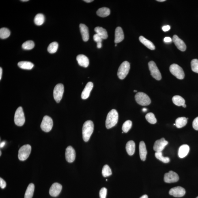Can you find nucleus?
<instances>
[{"mask_svg":"<svg viewBox=\"0 0 198 198\" xmlns=\"http://www.w3.org/2000/svg\"><path fill=\"white\" fill-rule=\"evenodd\" d=\"M94 124L92 121L88 120L84 123L82 128L83 139L86 142L89 141L94 131Z\"/></svg>","mask_w":198,"mask_h":198,"instance_id":"f257e3e1","label":"nucleus"},{"mask_svg":"<svg viewBox=\"0 0 198 198\" xmlns=\"http://www.w3.org/2000/svg\"><path fill=\"white\" fill-rule=\"evenodd\" d=\"M119 118L118 113L116 110L112 109L108 113L106 120V127L110 129L114 127L117 124Z\"/></svg>","mask_w":198,"mask_h":198,"instance_id":"f03ea898","label":"nucleus"},{"mask_svg":"<svg viewBox=\"0 0 198 198\" xmlns=\"http://www.w3.org/2000/svg\"><path fill=\"white\" fill-rule=\"evenodd\" d=\"M130 64L128 61H125L119 67L117 76L120 79H124L128 75L130 70Z\"/></svg>","mask_w":198,"mask_h":198,"instance_id":"7ed1b4c3","label":"nucleus"},{"mask_svg":"<svg viewBox=\"0 0 198 198\" xmlns=\"http://www.w3.org/2000/svg\"><path fill=\"white\" fill-rule=\"evenodd\" d=\"M136 101L142 106H147L151 103V100L147 94L143 92H139L135 96Z\"/></svg>","mask_w":198,"mask_h":198,"instance_id":"20e7f679","label":"nucleus"},{"mask_svg":"<svg viewBox=\"0 0 198 198\" xmlns=\"http://www.w3.org/2000/svg\"><path fill=\"white\" fill-rule=\"evenodd\" d=\"M14 123L18 126H22L25 122V117L23 109L21 107H18L16 110L14 117Z\"/></svg>","mask_w":198,"mask_h":198,"instance_id":"39448f33","label":"nucleus"},{"mask_svg":"<svg viewBox=\"0 0 198 198\" xmlns=\"http://www.w3.org/2000/svg\"><path fill=\"white\" fill-rule=\"evenodd\" d=\"M169 70L171 73L176 77L177 79L182 80L184 79L185 73L184 70L178 64H172L169 67Z\"/></svg>","mask_w":198,"mask_h":198,"instance_id":"423d86ee","label":"nucleus"},{"mask_svg":"<svg viewBox=\"0 0 198 198\" xmlns=\"http://www.w3.org/2000/svg\"><path fill=\"white\" fill-rule=\"evenodd\" d=\"M31 147L29 144L24 145L18 151V158L21 161L27 159L30 154Z\"/></svg>","mask_w":198,"mask_h":198,"instance_id":"0eeeda50","label":"nucleus"},{"mask_svg":"<svg viewBox=\"0 0 198 198\" xmlns=\"http://www.w3.org/2000/svg\"><path fill=\"white\" fill-rule=\"evenodd\" d=\"M53 124V120L51 117L48 116H45L43 118L40 128L44 131L49 132L51 130Z\"/></svg>","mask_w":198,"mask_h":198,"instance_id":"6e6552de","label":"nucleus"},{"mask_svg":"<svg viewBox=\"0 0 198 198\" xmlns=\"http://www.w3.org/2000/svg\"><path fill=\"white\" fill-rule=\"evenodd\" d=\"M149 70L151 75L152 77L158 80L162 79V75L156 63L153 61H150L148 63Z\"/></svg>","mask_w":198,"mask_h":198,"instance_id":"1a4fd4ad","label":"nucleus"},{"mask_svg":"<svg viewBox=\"0 0 198 198\" xmlns=\"http://www.w3.org/2000/svg\"><path fill=\"white\" fill-rule=\"evenodd\" d=\"M64 92V86L63 84L59 83L55 86L53 91L54 99L57 103L60 101Z\"/></svg>","mask_w":198,"mask_h":198,"instance_id":"9d476101","label":"nucleus"},{"mask_svg":"<svg viewBox=\"0 0 198 198\" xmlns=\"http://www.w3.org/2000/svg\"><path fill=\"white\" fill-rule=\"evenodd\" d=\"M179 180L178 175L176 173L170 171L164 175V181L166 183H172L177 182Z\"/></svg>","mask_w":198,"mask_h":198,"instance_id":"9b49d317","label":"nucleus"},{"mask_svg":"<svg viewBox=\"0 0 198 198\" xmlns=\"http://www.w3.org/2000/svg\"><path fill=\"white\" fill-rule=\"evenodd\" d=\"M170 195L176 197H181L184 196L186 193L185 190L182 187L177 186L173 188L170 190Z\"/></svg>","mask_w":198,"mask_h":198,"instance_id":"f8f14e48","label":"nucleus"},{"mask_svg":"<svg viewBox=\"0 0 198 198\" xmlns=\"http://www.w3.org/2000/svg\"><path fill=\"white\" fill-rule=\"evenodd\" d=\"M168 144V142L164 138L157 140L154 146V150L156 152H162Z\"/></svg>","mask_w":198,"mask_h":198,"instance_id":"ddd939ff","label":"nucleus"},{"mask_svg":"<svg viewBox=\"0 0 198 198\" xmlns=\"http://www.w3.org/2000/svg\"><path fill=\"white\" fill-rule=\"evenodd\" d=\"M76 153L73 147L68 146L66 149L65 158L67 162L70 163L73 162L75 159Z\"/></svg>","mask_w":198,"mask_h":198,"instance_id":"4468645a","label":"nucleus"},{"mask_svg":"<svg viewBox=\"0 0 198 198\" xmlns=\"http://www.w3.org/2000/svg\"><path fill=\"white\" fill-rule=\"evenodd\" d=\"M62 189V186L58 183H54L49 190V194L52 197H55L59 195Z\"/></svg>","mask_w":198,"mask_h":198,"instance_id":"2eb2a0df","label":"nucleus"},{"mask_svg":"<svg viewBox=\"0 0 198 198\" xmlns=\"http://www.w3.org/2000/svg\"><path fill=\"white\" fill-rule=\"evenodd\" d=\"M173 41L175 46L179 50L182 51H185L186 48V44L184 41L179 38L177 35H173Z\"/></svg>","mask_w":198,"mask_h":198,"instance_id":"dca6fc26","label":"nucleus"},{"mask_svg":"<svg viewBox=\"0 0 198 198\" xmlns=\"http://www.w3.org/2000/svg\"><path fill=\"white\" fill-rule=\"evenodd\" d=\"M93 87V84L92 82H89L87 84L82 93L81 97L82 99L86 100L89 97Z\"/></svg>","mask_w":198,"mask_h":198,"instance_id":"f3484780","label":"nucleus"},{"mask_svg":"<svg viewBox=\"0 0 198 198\" xmlns=\"http://www.w3.org/2000/svg\"><path fill=\"white\" fill-rule=\"evenodd\" d=\"M79 27L83 40L85 42H87L89 38L88 28L85 24H80Z\"/></svg>","mask_w":198,"mask_h":198,"instance_id":"a211bd4d","label":"nucleus"},{"mask_svg":"<svg viewBox=\"0 0 198 198\" xmlns=\"http://www.w3.org/2000/svg\"><path fill=\"white\" fill-rule=\"evenodd\" d=\"M76 60L78 64L80 66L87 68L89 64V61L88 58L85 55H80L77 56Z\"/></svg>","mask_w":198,"mask_h":198,"instance_id":"6ab92c4d","label":"nucleus"},{"mask_svg":"<svg viewBox=\"0 0 198 198\" xmlns=\"http://www.w3.org/2000/svg\"><path fill=\"white\" fill-rule=\"evenodd\" d=\"M124 35L123 29L120 27H117L115 29V43H120L124 40Z\"/></svg>","mask_w":198,"mask_h":198,"instance_id":"aec40b11","label":"nucleus"},{"mask_svg":"<svg viewBox=\"0 0 198 198\" xmlns=\"http://www.w3.org/2000/svg\"><path fill=\"white\" fill-rule=\"evenodd\" d=\"M139 155L140 158L143 161H144L146 159L147 151L145 144L143 141L140 142L139 145Z\"/></svg>","mask_w":198,"mask_h":198,"instance_id":"412c9836","label":"nucleus"},{"mask_svg":"<svg viewBox=\"0 0 198 198\" xmlns=\"http://www.w3.org/2000/svg\"><path fill=\"white\" fill-rule=\"evenodd\" d=\"M190 147L187 145H183L179 147L178 150V156L181 158H183L187 155L189 152Z\"/></svg>","mask_w":198,"mask_h":198,"instance_id":"4be33fe9","label":"nucleus"},{"mask_svg":"<svg viewBox=\"0 0 198 198\" xmlns=\"http://www.w3.org/2000/svg\"><path fill=\"white\" fill-rule=\"evenodd\" d=\"M126 148L127 153L129 155H133L135 152V143L133 141H129L126 144Z\"/></svg>","mask_w":198,"mask_h":198,"instance_id":"5701e85b","label":"nucleus"},{"mask_svg":"<svg viewBox=\"0 0 198 198\" xmlns=\"http://www.w3.org/2000/svg\"><path fill=\"white\" fill-rule=\"evenodd\" d=\"M139 40L140 42L147 48L151 50H154L155 49V47L153 43L150 41L147 40L145 37L143 36H140L139 37Z\"/></svg>","mask_w":198,"mask_h":198,"instance_id":"b1692460","label":"nucleus"},{"mask_svg":"<svg viewBox=\"0 0 198 198\" xmlns=\"http://www.w3.org/2000/svg\"><path fill=\"white\" fill-rule=\"evenodd\" d=\"M94 31L96 32V34L100 36L102 40H106L108 38L107 32L103 28L100 27H97L95 28Z\"/></svg>","mask_w":198,"mask_h":198,"instance_id":"393cba45","label":"nucleus"},{"mask_svg":"<svg viewBox=\"0 0 198 198\" xmlns=\"http://www.w3.org/2000/svg\"><path fill=\"white\" fill-rule=\"evenodd\" d=\"M18 65L20 68L27 70H31L34 67V65L32 63L26 61L20 62L18 63Z\"/></svg>","mask_w":198,"mask_h":198,"instance_id":"a878e982","label":"nucleus"},{"mask_svg":"<svg viewBox=\"0 0 198 198\" xmlns=\"http://www.w3.org/2000/svg\"><path fill=\"white\" fill-rule=\"evenodd\" d=\"M111 13L110 9L107 7H103L99 9L97 11V14L99 16L102 17H106L109 16Z\"/></svg>","mask_w":198,"mask_h":198,"instance_id":"bb28decb","label":"nucleus"},{"mask_svg":"<svg viewBox=\"0 0 198 198\" xmlns=\"http://www.w3.org/2000/svg\"><path fill=\"white\" fill-rule=\"evenodd\" d=\"M188 118L185 117H180L175 120V126L177 128H180L186 126L188 122Z\"/></svg>","mask_w":198,"mask_h":198,"instance_id":"cd10ccee","label":"nucleus"},{"mask_svg":"<svg viewBox=\"0 0 198 198\" xmlns=\"http://www.w3.org/2000/svg\"><path fill=\"white\" fill-rule=\"evenodd\" d=\"M35 190L34 185L32 183L29 184L28 186L24 196V198H32Z\"/></svg>","mask_w":198,"mask_h":198,"instance_id":"c85d7f7f","label":"nucleus"},{"mask_svg":"<svg viewBox=\"0 0 198 198\" xmlns=\"http://www.w3.org/2000/svg\"><path fill=\"white\" fill-rule=\"evenodd\" d=\"M172 100L173 104L178 106H182L185 104V101L184 98L179 96H173Z\"/></svg>","mask_w":198,"mask_h":198,"instance_id":"c756f323","label":"nucleus"},{"mask_svg":"<svg viewBox=\"0 0 198 198\" xmlns=\"http://www.w3.org/2000/svg\"><path fill=\"white\" fill-rule=\"evenodd\" d=\"M45 17L44 14L41 13L37 14L34 18V22L37 25H41L44 23Z\"/></svg>","mask_w":198,"mask_h":198,"instance_id":"7c9ffc66","label":"nucleus"},{"mask_svg":"<svg viewBox=\"0 0 198 198\" xmlns=\"http://www.w3.org/2000/svg\"><path fill=\"white\" fill-rule=\"evenodd\" d=\"M10 32L7 28H2L0 29V38L2 39H5L10 36Z\"/></svg>","mask_w":198,"mask_h":198,"instance_id":"2f4dec72","label":"nucleus"},{"mask_svg":"<svg viewBox=\"0 0 198 198\" xmlns=\"http://www.w3.org/2000/svg\"><path fill=\"white\" fill-rule=\"evenodd\" d=\"M59 44L57 42H53L48 46V50L49 53L53 54L56 53L58 48Z\"/></svg>","mask_w":198,"mask_h":198,"instance_id":"473e14b6","label":"nucleus"},{"mask_svg":"<svg viewBox=\"0 0 198 198\" xmlns=\"http://www.w3.org/2000/svg\"><path fill=\"white\" fill-rule=\"evenodd\" d=\"M22 47L24 50H30L34 48L35 44L33 41L28 40L24 43Z\"/></svg>","mask_w":198,"mask_h":198,"instance_id":"72a5a7b5","label":"nucleus"},{"mask_svg":"<svg viewBox=\"0 0 198 198\" xmlns=\"http://www.w3.org/2000/svg\"><path fill=\"white\" fill-rule=\"evenodd\" d=\"M156 158L161 161L165 163H169L170 162V159L168 157H165L162 156V152H156L155 154Z\"/></svg>","mask_w":198,"mask_h":198,"instance_id":"f704fd0d","label":"nucleus"},{"mask_svg":"<svg viewBox=\"0 0 198 198\" xmlns=\"http://www.w3.org/2000/svg\"><path fill=\"white\" fill-rule=\"evenodd\" d=\"M145 118L147 121L150 124H154L157 122V119L155 116L154 114L152 113L147 114L146 115Z\"/></svg>","mask_w":198,"mask_h":198,"instance_id":"c9c22d12","label":"nucleus"},{"mask_svg":"<svg viewBox=\"0 0 198 198\" xmlns=\"http://www.w3.org/2000/svg\"><path fill=\"white\" fill-rule=\"evenodd\" d=\"M132 126V121L130 120H127L123 124L122 129L123 132L127 133L131 128Z\"/></svg>","mask_w":198,"mask_h":198,"instance_id":"e433bc0d","label":"nucleus"},{"mask_svg":"<svg viewBox=\"0 0 198 198\" xmlns=\"http://www.w3.org/2000/svg\"><path fill=\"white\" fill-rule=\"evenodd\" d=\"M102 173L104 177H109L112 174L111 169L107 165H105L103 167Z\"/></svg>","mask_w":198,"mask_h":198,"instance_id":"4c0bfd02","label":"nucleus"},{"mask_svg":"<svg viewBox=\"0 0 198 198\" xmlns=\"http://www.w3.org/2000/svg\"><path fill=\"white\" fill-rule=\"evenodd\" d=\"M191 68L193 72L198 73V59L192 60L191 62Z\"/></svg>","mask_w":198,"mask_h":198,"instance_id":"58836bf2","label":"nucleus"},{"mask_svg":"<svg viewBox=\"0 0 198 198\" xmlns=\"http://www.w3.org/2000/svg\"><path fill=\"white\" fill-rule=\"evenodd\" d=\"M93 39L95 42L97 43V47L98 48H101L102 39L98 34H96L93 36Z\"/></svg>","mask_w":198,"mask_h":198,"instance_id":"ea45409f","label":"nucleus"},{"mask_svg":"<svg viewBox=\"0 0 198 198\" xmlns=\"http://www.w3.org/2000/svg\"><path fill=\"white\" fill-rule=\"evenodd\" d=\"M107 190L105 188H103L100 191V198H106L107 195Z\"/></svg>","mask_w":198,"mask_h":198,"instance_id":"a19ab883","label":"nucleus"},{"mask_svg":"<svg viewBox=\"0 0 198 198\" xmlns=\"http://www.w3.org/2000/svg\"><path fill=\"white\" fill-rule=\"evenodd\" d=\"M193 127L194 129L198 131V117L194 120L193 122Z\"/></svg>","mask_w":198,"mask_h":198,"instance_id":"79ce46f5","label":"nucleus"},{"mask_svg":"<svg viewBox=\"0 0 198 198\" xmlns=\"http://www.w3.org/2000/svg\"><path fill=\"white\" fill-rule=\"evenodd\" d=\"M6 186V183L2 178H0V187L2 188L3 189Z\"/></svg>","mask_w":198,"mask_h":198,"instance_id":"37998d69","label":"nucleus"},{"mask_svg":"<svg viewBox=\"0 0 198 198\" xmlns=\"http://www.w3.org/2000/svg\"><path fill=\"white\" fill-rule=\"evenodd\" d=\"M170 29V27L169 25H166L162 27V29L164 32L168 31Z\"/></svg>","mask_w":198,"mask_h":198,"instance_id":"c03bdc74","label":"nucleus"},{"mask_svg":"<svg viewBox=\"0 0 198 198\" xmlns=\"http://www.w3.org/2000/svg\"><path fill=\"white\" fill-rule=\"evenodd\" d=\"M164 41L165 43H170L171 42L172 40L170 37H166L164 38Z\"/></svg>","mask_w":198,"mask_h":198,"instance_id":"a18cd8bd","label":"nucleus"},{"mask_svg":"<svg viewBox=\"0 0 198 198\" xmlns=\"http://www.w3.org/2000/svg\"><path fill=\"white\" fill-rule=\"evenodd\" d=\"M5 143L6 142L5 141L2 142L1 144H0V147H1V148H2V147H4Z\"/></svg>","mask_w":198,"mask_h":198,"instance_id":"49530a36","label":"nucleus"},{"mask_svg":"<svg viewBox=\"0 0 198 198\" xmlns=\"http://www.w3.org/2000/svg\"><path fill=\"white\" fill-rule=\"evenodd\" d=\"M2 69L1 67L0 68V80H1L2 79Z\"/></svg>","mask_w":198,"mask_h":198,"instance_id":"de8ad7c7","label":"nucleus"},{"mask_svg":"<svg viewBox=\"0 0 198 198\" xmlns=\"http://www.w3.org/2000/svg\"><path fill=\"white\" fill-rule=\"evenodd\" d=\"M84 1L87 3H90L91 2H92L94 1H93V0H85V1Z\"/></svg>","mask_w":198,"mask_h":198,"instance_id":"09e8293b","label":"nucleus"},{"mask_svg":"<svg viewBox=\"0 0 198 198\" xmlns=\"http://www.w3.org/2000/svg\"><path fill=\"white\" fill-rule=\"evenodd\" d=\"M140 198H148V196L147 195H144Z\"/></svg>","mask_w":198,"mask_h":198,"instance_id":"8fccbe9b","label":"nucleus"},{"mask_svg":"<svg viewBox=\"0 0 198 198\" xmlns=\"http://www.w3.org/2000/svg\"><path fill=\"white\" fill-rule=\"evenodd\" d=\"M147 109L146 108H143V109H142V111H143L144 112H147Z\"/></svg>","mask_w":198,"mask_h":198,"instance_id":"3c124183","label":"nucleus"},{"mask_svg":"<svg viewBox=\"0 0 198 198\" xmlns=\"http://www.w3.org/2000/svg\"><path fill=\"white\" fill-rule=\"evenodd\" d=\"M157 1L158 2H163L164 1H166V0H157Z\"/></svg>","mask_w":198,"mask_h":198,"instance_id":"603ef678","label":"nucleus"},{"mask_svg":"<svg viewBox=\"0 0 198 198\" xmlns=\"http://www.w3.org/2000/svg\"><path fill=\"white\" fill-rule=\"evenodd\" d=\"M21 1L22 2H27L29 1V0H22Z\"/></svg>","mask_w":198,"mask_h":198,"instance_id":"864d4df0","label":"nucleus"},{"mask_svg":"<svg viewBox=\"0 0 198 198\" xmlns=\"http://www.w3.org/2000/svg\"><path fill=\"white\" fill-rule=\"evenodd\" d=\"M182 106L184 108H186V105L185 104Z\"/></svg>","mask_w":198,"mask_h":198,"instance_id":"5fc2aeb1","label":"nucleus"},{"mask_svg":"<svg viewBox=\"0 0 198 198\" xmlns=\"http://www.w3.org/2000/svg\"><path fill=\"white\" fill-rule=\"evenodd\" d=\"M137 90H134V92H137Z\"/></svg>","mask_w":198,"mask_h":198,"instance_id":"6e6d98bb","label":"nucleus"},{"mask_svg":"<svg viewBox=\"0 0 198 198\" xmlns=\"http://www.w3.org/2000/svg\"><path fill=\"white\" fill-rule=\"evenodd\" d=\"M1 152V153H1V154H0V156H1V153H2L1 151V152Z\"/></svg>","mask_w":198,"mask_h":198,"instance_id":"4d7b16f0","label":"nucleus"},{"mask_svg":"<svg viewBox=\"0 0 198 198\" xmlns=\"http://www.w3.org/2000/svg\"><path fill=\"white\" fill-rule=\"evenodd\" d=\"M115 46H117V44H115Z\"/></svg>","mask_w":198,"mask_h":198,"instance_id":"13d9d810","label":"nucleus"},{"mask_svg":"<svg viewBox=\"0 0 198 198\" xmlns=\"http://www.w3.org/2000/svg\"><path fill=\"white\" fill-rule=\"evenodd\" d=\"M196 198H198V196Z\"/></svg>","mask_w":198,"mask_h":198,"instance_id":"bf43d9fd","label":"nucleus"}]
</instances>
